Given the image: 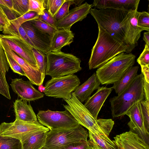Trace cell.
I'll return each instance as SVG.
<instances>
[{
  "mask_svg": "<svg viewBox=\"0 0 149 149\" xmlns=\"http://www.w3.org/2000/svg\"><path fill=\"white\" fill-rule=\"evenodd\" d=\"M98 26L97 38L91 49L88 63L90 70L100 68L120 53L131 52L128 45L116 40L105 30Z\"/></svg>",
  "mask_w": 149,
  "mask_h": 149,
  "instance_id": "cell-1",
  "label": "cell"
},
{
  "mask_svg": "<svg viewBox=\"0 0 149 149\" xmlns=\"http://www.w3.org/2000/svg\"><path fill=\"white\" fill-rule=\"evenodd\" d=\"M63 100L67 103L63 107L80 125L94 134L109 136L114 124L111 119H95L74 92L69 98Z\"/></svg>",
  "mask_w": 149,
  "mask_h": 149,
  "instance_id": "cell-2",
  "label": "cell"
},
{
  "mask_svg": "<svg viewBox=\"0 0 149 149\" xmlns=\"http://www.w3.org/2000/svg\"><path fill=\"white\" fill-rule=\"evenodd\" d=\"M143 76L137 75L131 84L117 96L110 99L111 109L113 118L125 115L134 104L144 100Z\"/></svg>",
  "mask_w": 149,
  "mask_h": 149,
  "instance_id": "cell-3",
  "label": "cell"
},
{
  "mask_svg": "<svg viewBox=\"0 0 149 149\" xmlns=\"http://www.w3.org/2000/svg\"><path fill=\"white\" fill-rule=\"evenodd\" d=\"M135 56L120 53L96 70L95 74L102 84H113L119 81L134 64Z\"/></svg>",
  "mask_w": 149,
  "mask_h": 149,
  "instance_id": "cell-4",
  "label": "cell"
},
{
  "mask_svg": "<svg viewBox=\"0 0 149 149\" xmlns=\"http://www.w3.org/2000/svg\"><path fill=\"white\" fill-rule=\"evenodd\" d=\"M128 12L111 8L98 9L94 8L91 9L90 13L98 26L105 30L116 40L128 45L122 24Z\"/></svg>",
  "mask_w": 149,
  "mask_h": 149,
  "instance_id": "cell-5",
  "label": "cell"
},
{
  "mask_svg": "<svg viewBox=\"0 0 149 149\" xmlns=\"http://www.w3.org/2000/svg\"><path fill=\"white\" fill-rule=\"evenodd\" d=\"M45 75L52 78L74 74L81 70V61L76 56L61 51L47 54Z\"/></svg>",
  "mask_w": 149,
  "mask_h": 149,
  "instance_id": "cell-6",
  "label": "cell"
},
{
  "mask_svg": "<svg viewBox=\"0 0 149 149\" xmlns=\"http://www.w3.org/2000/svg\"><path fill=\"white\" fill-rule=\"evenodd\" d=\"M88 132L81 125L72 129L50 130L47 132L44 147L48 149H61L74 143L87 140Z\"/></svg>",
  "mask_w": 149,
  "mask_h": 149,
  "instance_id": "cell-7",
  "label": "cell"
},
{
  "mask_svg": "<svg viewBox=\"0 0 149 149\" xmlns=\"http://www.w3.org/2000/svg\"><path fill=\"white\" fill-rule=\"evenodd\" d=\"M49 131L38 121L31 123L15 119L13 122H4L0 125V135L17 139L21 142L36 133Z\"/></svg>",
  "mask_w": 149,
  "mask_h": 149,
  "instance_id": "cell-8",
  "label": "cell"
},
{
  "mask_svg": "<svg viewBox=\"0 0 149 149\" xmlns=\"http://www.w3.org/2000/svg\"><path fill=\"white\" fill-rule=\"evenodd\" d=\"M80 84L79 79L74 74L52 78L45 84L44 92L48 97L67 99Z\"/></svg>",
  "mask_w": 149,
  "mask_h": 149,
  "instance_id": "cell-9",
  "label": "cell"
},
{
  "mask_svg": "<svg viewBox=\"0 0 149 149\" xmlns=\"http://www.w3.org/2000/svg\"><path fill=\"white\" fill-rule=\"evenodd\" d=\"M38 121L50 130L72 129L80 124L67 110L53 111L48 109L39 111L37 114Z\"/></svg>",
  "mask_w": 149,
  "mask_h": 149,
  "instance_id": "cell-10",
  "label": "cell"
},
{
  "mask_svg": "<svg viewBox=\"0 0 149 149\" xmlns=\"http://www.w3.org/2000/svg\"><path fill=\"white\" fill-rule=\"evenodd\" d=\"M0 38L11 50L21 58L38 67L32 48L21 37L17 36L1 34Z\"/></svg>",
  "mask_w": 149,
  "mask_h": 149,
  "instance_id": "cell-11",
  "label": "cell"
},
{
  "mask_svg": "<svg viewBox=\"0 0 149 149\" xmlns=\"http://www.w3.org/2000/svg\"><path fill=\"white\" fill-rule=\"evenodd\" d=\"M0 43L4 52L13 58L24 72L26 76L33 84L39 86L42 84V74L37 66L29 63L11 50L0 38Z\"/></svg>",
  "mask_w": 149,
  "mask_h": 149,
  "instance_id": "cell-12",
  "label": "cell"
},
{
  "mask_svg": "<svg viewBox=\"0 0 149 149\" xmlns=\"http://www.w3.org/2000/svg\"><path fill=\"white\" fill-rule=\"evenodd\" d=\"M137 10L128 12L122 22L125 38L131 52L137 45L142 31L137 26Z\"/></svg>",
  "mask_w": 149,
  "mask_h": 149,
  "instance_id": "cell-13",
  "label": "cell"
},
{
  "mask_svg": "<svg viewBox=\"0 0 149 149\" xmlns=\"http://www.w3.org/2000/svg\"><path fill=\"white\" fill-rule=\"evenodd\" d=\"M33 44L34 48L47 54L51 52V36L34 27L30 21L21 26Z\"/></svg>",
  "mask_w": 149,
  "mask_h": 149,
  "instance_id": "cell-14",
  "label": "cell"
},
{
  "mask_svg": "<svg viewBox=\"0 0 149 149\" xmlns=\"http://www.w3.org/2000/svg\"><path fill=\"white\" fill-rule=\"evenodd\" d=\"M125 115L129 116L130 121L128 123L130 130L137 134L143 140L149 143V132L146 127L141 114L139 102L132 106Z\"/></svg>",
  "mask_w": 149,
  "mask_h": 149,
  "instance_id": "cell-15",
  "label": "cell"
},
{
  "mask_svg": "<svg viewBox=\"0 0 149 149\" xmlns=\"http://www.w3.org/2000/svg\"><path fill=\"white\" fill-rule=\"evenodd\" d=\"M92 5L86 2L69 11L68 15L62 19L56 22L55 28L57 30L65 29L70 30L75 23L81 21L86 18L90 13Z\"/></svg>",
  "mask_w": 149,
  "mask_h": 149,
  "instance_id": "cell-16",
  "label": "cell"
},
{
  "mask_svg": "<svg viewBox=\"0 0 149 149\" xmlns=\"http://www.w3.org/2000/svg\"><path fill=\"white\" fill-rule=\"evenodd\" d=\"M29 81L21 78L12 79L10 86L13 91L22 100L34 101L44 97V94L36 89Z\"/></svg>",
  "mask_w": 149,
  "mask_h": 149,
  "instance_id": "cell-17",
  "label": "cell"
},
{
  "mask_svg": "<svg viewBox=\"0 0 149 149\" xmlns=\"http://www.w3.org/2000/svg\"><path fill=\"white\" fill-rule=\"evenodd\" d=\"M113 139L117 149H149V144L130 130L116 135Z\"/></svg>",
  "mask_w": 149,
  "mask_h": 149,
  "instance_id": "cell-18",
  "label": "cell"
},
{
  "mask_svg": "<svg viewBox=\"0 0 149 149\" xmlns=\"http://www.w3.org/2000/svg\"><path fill=\"white\" fill-rule=\"evenodd\" d=\"M112 90L111 88L102 86L86 100L84 105L95 119H97L104 103Z\"/></svg>",
  "mask_w": 149,
  "mask_h": 149,
  "instance_id": "cell-19",
  "label": "cell"
},
{
  "mask_svg": "<svg viewBox=\"0 0 149 149\" xmlns=\"http://www.w3.org/2000/svg\"><path fill=\"white\" fill-rule=\"evenodd\" d=\"M74 36L70 30H57L51 36V52H61L64 47L69 45L73 41Z\"/></svg>",
  "mask_w": 149,
  "mask_h": 149,
  "instance_id": "cell-20",
  "label": "cell"
},
{
  "mask_svg": "<svg viewBox=\"0 0 149 149\" xmlns=\"http://www.w3.org/2000/svg\"><path fill=\"white\" fill-rule=\"evenodd\" d=\"M13 107L15 119L31 123L38 122L32 107L27 104V101L21 99L16 100L14 102Z\"/></svg>",
  "mask_w": 149,
  "mask_h": 149,
  "instance_id": "cell-21",
  "label": "cell"
},
{
  "mask_svg": "<svg viewBox=\"0 0 149 149\" xmlns=\"http://www.w3.org/2000/svg\"><path fill=\"white\" fill-rule=\"evenodd\" d=\"M100 84L94 73L85 82L79 85L74 93L77 98L82 103L91 97L94 91L100 88Z\"/></svg>",
  "mask_w": 149,
  "mask_h": 149,
  "instance_id": "cell-22",
  "label": "cell"
},
{
  "mask_svg": "<svg viewBox=\"0 0 149 149\" xmlns=\"http://www.w3.org/2000/svg\"><path fill=\"white\" fill-rule=\"evenodd\" d=\"M88 140L91 149H117L113 141L108 136L99 135L88 131Z\"/></svg>",
  "mask_w": 149,
  "mask_h": 149,
  "instance_id": "cell-23",
  "label": "cell"
},
{
  "mask_svg": "<svg viewBox=\"0 0 149 149\" xmlns=\"http://www.w3.org/2000/svg\"><path fill=\"white\" fill-rule=\"evenodd\" d=\"M139 66H132L125 74L122 78L113 83L111 87L118 95L126 89L132 83L137 75Z\"/></svg>",
  "mask_w": 149,
  "mask_h": 149,
  "instance_id": "cell-24",
  "label": "cell"
},
{
  "mask_svg": "<svg viewBox=\"0 0 149 149\" xmlns=\"http://www.w3.org/2000/svg\"><path fill=\"white\" fill-rule=\"evenodd\" d=\"M47 132L36 133L22 141V149H41L45 144Z\"/></svg>",
  "mask_w": 149,
  "mask_h": 149,
  "instance_id": "cell-25",
  "label": "cell"
},
{
  "mask_svg": "<svg viewBox=\"0 0 149 149\" xmlns=\"http://www.w3.org/2000/svg\"><path fill=\"white\" fill-rule=\"evenodd\" d=\"M140 0H107L106 9L129 12L138 9Z\"/></svg>",
  "mask_w": 149,
  "mask_h": 149,
  "instance_id": "cell-26",
  "label": "cell"
},
{
  "mask_svg": "<svg viewBox=\"0 0 149 149\" xmlns=\"http://www.w3.org/2000/svg\"><path fill=\"white\" fill-rule=\"evenodd\" d=\"M39 15L35 12L30 11L23 15L10 20V25L7 28L17 30L24 23L31 20L38 19Z\"/></svg>",
  "mask_w": 149,
  "mask_h": 149,
  "instance_id": "cell-27",
  "label": "cell"
},
{
  "mask_svg": "<svg viewBox=\"0 0 149 149\" xmlns=\"http://www.w3.org/2000/svg\"><path fill=\"white\" fill-rule=\"evenodd\" d=\"M0 149H22V142L17 139L0 134Z\"/></svg>",
  "mask_w": 149,
  "mask_h": 149,
  "instance_id": "cell-28",
  "label": "cell"
},
{
  "mask_svg": "<svg viewBox=\"0 0 149 149\" xmlns=\"http://www.w3.org/2000/svg\"><path fill=\"white\" fill-rule=\"evenodd\" d=\"M32 50L38 67L42 74L44 81L47 65V55L34 48H33Z\"/></svg>",
  "mask_w": 149,
  "mask_h": 149,
  "instance_id": "cell-29",
  "label": "cell"
},
{
  "mask_svg": "<svg viewBox=\"0 0 149 149\" xmlns=\"http://www.w3.org/2000/svg\"><path fill=\"white\" fill-rule=\"evenodd\" d=\"M13 10L20 17L29 12V0H12Z\"/></svg>",
  "mask_w": 149,
  "mask_h": 149,
  "instance_id": "cell-30",
  "label": "cell"
},
{
  "mask_svg": "<svg viewBox=\"0 0 149 149\" xmlns=\"http://www.w3.org/2000/svg\"><path fill=\"white\" fill-rule=\"evenodd\" d=\"M31 24L40 31L46 33L50 36L53 34L57 29L49 24L38 19L30 21Z\"/></svg>",
  "mask_w": 149,
  "mask_h": 149,
  "instance_id": "cell-31",
  "label": "cell"
},
{
  "mask_svg": "<svg viewBox=\"0 0 149 149\" xmlns=\"http://www.w3.org/2000/svg\"><path fill=\"white\" fill-rule=\"evenodd\" d=\"M29 12H36L39 16L43 14L44 10L46 9V0H29Z\"/></svg>",
  "mask_w": 149,
  "mask_h": 149,
  "instance_id": "cell-32",
  "label": "cell"
},
{
  "mask_svg": "<svg viewBox=\"0 0 149 149\" xmlns=\"http://www.w3.org/2000/svg\"><path fill=\"white\" fill-rule=\"evenodd\" d=\"M137 26L142 30L149 32V13L146 11L137 13Z\"/></svg>",
  "mask_w": 149,
  "mask_h": 149,
  "instance_id": "cell-33",
  "label": "cell"
},
{
  "mask_svg": "<svg viewBox=\"0 0 149 149\" xmlns=\"http://www.w3.org/2000/svg\"><path fill=\"white\" fill-rule=\"evenodd\" d=\"M140 111L144 124L149 131V101L144 100L139 102Z\"/></svg>",
  "mask_w": 149,
  "mask_h": 149,
  "instance_id": "cell-34",
  "label": "cell"
},
{
  "mask_svg": "<svg viewBox=\"0 0 149 149\" xmlns=\"http://www.w3.org/2000/svg\"><path fill=\"white\" fill-rule=\"evenodd\" d=\"M65 0H46V9L54 17Z\"/></svg>",
  "mask_w": 149,
  "mask_h": 149,
  "instance_id": "cell-35",
  "label": "cell"
},
{
  "mask_svg": "<svg viewBox=\"0 0 149 149\" xmlns=\"http://www.w3.org/2000/svg\"><path fill=\"white\" fill-rule=\"evenodd\" d=\"M73 4L72 0H65L54 17L56 22L62 19L67 15L69 12V8Z\"/></svg>",
  "mask_w": 149,
  "mask_h": 149,
  "instance_id": "cell-36",
  "label": "cell"
},
{
  "mask_svg": "<svg viewBox=\"0 0 149 149\" xmlns=\"http://www.w3.org/2000/svg\"><path fill=\"white\" fill-rule=\"evenodd\" d=\"M5 53L10 67L13 71L21 75L26 76L24 72L18 63L6 52Z\"/></svg>",
  "mask_w": 149,
  "mask_h": 149,
  "instance_id": "cell-37",
  "label": "cell"
},
{
  "mask_svg": "<svg viewBox=\"0 0 149 149\" xmlns=\"http://www.w3.org/2000/svg\"><path fill=\"white\" fill-rule=\"evenodd\" d=\"M1 35L0 34V36ZM9 67L4 51L0 43V68L5 77L6 72L8 71Z\"/></svg>",
  "mask_w": 149,
  "mask_h": 149,
  "instance_id": "cell-38",
  "label": "cell"
},
{
  "mask_svg": "<svg viewBox=\"0 0 149 149\" xmlns=\"http://www.w3.org/2000/svg\"><path fill=\"white\" fill-rule=\"evenodd\" d=\"M137 62L141 66L149 65V46L145 45L144 48L137 59Z\"/></svg>",
  "mask_w": 149,
  "mask_h": 149,
  "instance_id": "cell-39",
  "label": "cell"
},
{
  "mask_svg": "<svg viewBox=\"0 0 149 149\" xmlns=\"http://www.w3.org/2000/svg\"><path fill=\"white\" fill-rule=\"evenodd\" d=\"M10 25V20L1 5H0V31H3Z\"/></svg>",
  "mask_w": 149,
  "mask_h": 149,
  "instance_id": "cell-40",
  "label": "cell"
},
{
  "mask_svg": "<svg viewBox=\"0 0 149 149\" xmlns=\"http://www.w3.org/2000/svg\"><path fill=\"white\" fill-rule=\"evenodd\" d=\"M61 149H91L87 140H84L72 143Z\"/></svg>",
  "mask_w": 149,
  "mask_h": 149,
  "instance_id": "cell-41",
  "label": "cell"
},
{
  "mask_svg": "<svg viewBox=\"0 0 149 149\" xmlns=\"http://www.w3.org/2000/svg\"><path fill=\"white\" fill-rule=\"evenodd\" d=\"M38 19L55 27L56 21L46 9L44 10L43 14L39 15Z\"/></svg>",
  "mask_w": 149,
  "mask_h": 149,
  "instance_id": "cell-42",
  "label": "cell"
},
{
  "mask_svg": "<svg viewBox=\"0 0 149 149\" xmlns=\"http://www.w3.org/2000/svg\"><path fill=\"white\" fill-rule=\"evenodd\" d=\"M141 66V74L145 81L149 83V65Z\"/></svg>",
  "mask_w": 149,
  "mask_h": 149,
  "instance_id": "cell-43",
  "label": "cell"
},
{
  "mask_svg": "<svg viewBox=\"0 0 149 149\" xmlns=\"http://www.w3.org/2000/svg\"><path fill=\"white\" fill-rule=\"evenodd\" d=\"M143 89L145 100L149 101V83L145 81L143 77Z\"/></svg>",
  "mask_w": 149,
  "mask_h": 149,
  "instance_id": "cell-44",
  "label": "cell"
},
{
  "mask_svg": "<svg viewBox=\"0 0 149 149\" xmlns=\"http://www.w3.org/2000/svg\"><path fill=\"white\" fill-rule=\"evenodd\" d=\"M143 39L145 42L146 44L149 46V32L147 31L144 33Z\"/></svg>",
  "mask_w": 149,
  "mask_h": 149,
  "instance_id": "cell-45",
  "label": "cell"
},
{
  "mask_svg": "<svg viewBox=\"0 0 149 149\" xmlns=\"http://www.w3.org/2000/svg\"><path fill=\"white\" fill-rule=\"evenodd\" d=\"M6 3L7 7L10 10L13 11V1L12 0H3Z\"/></svg>",
  "mask_w": 149,
  "mask_h": 149,
  "instance_id": "cell-46",
  "label": "cell"
},
{
  "mask_svg": "<svg viewBox=\"0 0 149 149\" xmlns=\"http://www.w3.org/2000/svg\"><path fill=\"white\" fill-rule=\"evenodd\" d=\"M73 4H74L75 5H77L79 6L82 3L84 0H72Z\"/></svg>",
  "mask_w": 149,
  "mask_h": 149,
  "instance_id": "cell-47",
  "label": "cell"
},
{
  "mask_svg": "<svg viewBox=\"0 0 149 149\" xmlns=\"http://www.w3.org/2000/svg\"><path fill=\"white\" fill-rule=\"evenodd\" d=\"M0 5L7 7V6L3 1V0H0Z\"/></svg>",
  "mask_w": 149,
  "mask_h": 149,
  "instance_id": "cell-48",
  "label": "cell"
},
{
  "mask_svg": "<svg viewBox=\"0 0 149 149\" xmlns=\"http://www.w3.org/2000/svg\"><path fill=\"white\" fill-rule=\"evenodd\" d=\"M43 86L42 84L38 86V89L39 90V91L41 93L43 92V91L42 90V88Z\"/></svg>",
  "mask_w": 149,
  "mask_h": 149,
  "instance_id": "cell-49",
  "label": "cell"
},
{
  "mask_svg": "<svg viewBox=\"0 0 149 149\" xmlns=\"http://www.w3.org/2000/svg\"><path fill=\"white\" fill-rule=\"evenodd\" d=\"M42 90L43 91V92H44L45 90V87L44 86H43L42 88Z\"/></svg>",
  "mask_w": 149,
  "mask_h": 149,
  "instance_id": "cell-50",
  "label": "cell"
},
{
  "mask_svg": "<svg viewBox=\"0 0 149 149\" xmlns=\"http://www.w3.org/2000/svg\"><path fill=\"white\" fill-rule=\"evenodd\" d=\"M41 149H48L45 147H43Z\"/></svg>",
  "mask_w": 149,
  "mask_h": 149,
  "instance_id": "cell-51",
  "label": "cell"
}]
</instances>
